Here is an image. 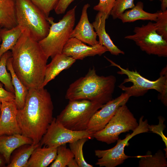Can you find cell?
I'll list each match as a JSON object with an SVG mask.
<instances>
[{
  "label": "cell",
  "instance_id": "cell-1",
  "mask_svg": "<svg viewBox=\"0 0 167 167\" xmlns=\"http://www.w3.org/2000/svg\"><path fill=\"white\" fill-rule=\"evenodd\" d=\"M14 71L29 89L43 88L48 59L40 46L25 30L11 50Z\"/></svg>",
  "mask_w": 167,
  "mask_h": 167
},
{
  "label": "cell",
  "instance_id": "cell-2",
  "mask_svg": "<svg viewBox=\"0 0 167 167\" xmlns=\"http://www.w3.org/2000/svg\"><path fill=\"white\" fill-rule=\"evenodd\" d=\"M51 95L44 88L28 89L24 106L18 109L16 118L21 134L40 143L53 119Z\"/></svg>",
  "mask_w": 167,
  "mask_h": 167
},
{
  "label": "cell",
  "instance_id": "cell-3",
  "mask_svg": "<svg viewBox=\"0 0 167 167\" xmlns=\"http://www.w3.org/2000/svg\"><path fill=\"white\" fill-rule=\"evenodd\" d=\"M116 82L113 75H98L93 67L84 76L69 85L65 98L69 101L88 100L104 105L112 99Z\"/></svg>",
  "mask_w": 167,
  "mask_h": 167
},
{
  "label": "cell",
  "instance_id": "cell-4",
  "mask_svg": "<svg viewBox=\"0 0 167 167\" xmlns=\"http://www.w3.org/2000/svg\"><path fill=\"white\" fill-rule=\"evenodd\" d=\"M105 58L111 63L120 69L117 73L125 75L127 78L118 87L130 96L138 97L143 96L148 90L154 89L159 93L158 98L166 106H167V66H166L161 71L160 77L155 81H151L144 78L136 70L130 71L125 69L105 56Z\"/></svg>",
  "mask_w": 167,
  "mask_h": 167
},
{
  "label": "cell",
  "instance_id": "cell-5",
  "mask_svg": "<svg viewBox=\"0 0 167 167\" xmlns=\"http://www.w3.org/2000/svg\"><path fill=\"white\" fill-rule=\"evenodd\" d=\"M76 7L75 6L67 11L58 22H54L52 17L46 18L51 25L49 33L45 38L38 42L48 59L49 57L52 58L57 54L62 53L74 28Z\"/></svg>",
  "mask_w": 167,
  "mask_h": 167
},
{
  "label": "cell",
  "instance_id": "cell-6",
  "mask_svg": "<svg viewBox=\"0 0 167 167\" xmlns=\"http://www.w3.org/2000/svg\"><path fill=\"white\" fill-rule=\"evenodd\" d=\"M17 25L39 42L48 35L50 25L43 13L30 0H15Z\"/></svg>",
  "mask_w": 167,
  "mask_h": 167
},
{
  "label": "cell",
  "instance_id": "cell-7",
  "mask_svg": "<svg viewBox=\"0 0 167 167\" xmlns=\"http://www.w3.org/2000/svg\"><path fill=\"white\" fill-rule=\"evenodd\" d=\"M103 105L87 100H69L56 119L68 129L77 131H85L92 116Z\"/></svg>",
  "mask_w": 167,
  "mask_h": 167
},
{
  "label": "cell",
  "instance_id": "cell-8",
  "mask_svg": "<svg viewBox=\"0 0 167 167\" xmlns=\"http://www.w3.org/2000/svg\"><path fill=\"white\" fill-rule=\"evenodd\" d=\"M139 123L126 104L119 107L114 115L105 127L95 133L93 138L109 144L115 142L122 133L132 131Z\"/></svg>",
  "mask_w": 167,
  "mask_h": 167
},
{
  "label": "cell",
  "instance_id": "cell-9",
  "mask_svg": "<svg viewBox=\"0 0 167 167\" xmlns=\"http://www.w3.org/2000/svg\"><path fill=\"white\" fill-rule=\"evenodd\" d=\"M134 34L124 38L134 41L140 49L149 55L167 57V41L156 32L154 23L149 22L146 25L134 28Z\"/></svg>",
  "mask_w": 167,
  "mask_h": 167
},
{
  "label": "cell",
  "instance_id": "cell-10",
  "mask_svg": "<svg viewBox=\"0 0 167 167\" xmlns=\"http://www.w3.org/2000/svg\"><path fill=\"white\" fill-rule=\"evenodd\" d=\"M143 116H141L138 127L131 134H128L124 139H118L114 147L107 150H95V155L99 158L96 165L100 167H115L122 164L128 158L133 157L125 154V148L128 145L129 141L135 136L149 131L148 120H143Z\"/></svg>",
  "mask_w": 167,
  "mask_h": 167
},
{
  "label": "cell",
  "instance_id": "cell-11",
  "mask_svg": "<svg viewBox=\"0 0 167 167\" xmlns=\"http://www.w3.org/2000/svg\"><path fill=\"white\" fill-rule=\"evenodd\" d=\"M93 134L87 130L77 131L68 129L54 118L40 142V146L58 147L82 138L91 139L93 138Z\"/></svg>",
  "mask_w": 167,
  "mask_h": 167
},
{
  "label": "cell",
  "instance_id": "cell-12",
  "mask_svg": "<svg viewBox=\"0 0 167 167\" xmlns=\"http://www.w3.org/2000/svg\"><path fill=\"white\" fill-rule=\"evenodd\" d=\"M130 97L124 92L107 102L92 116L86 130L94 134L103 129L114 115L118 108L126 104Z\"/></svg>",
  "mask_w": 167,
  "mask_h": 167
},
{
  "label": "cell",
  "instance_id": "cell-13",
  "mask_svg": "<svg viewBox=\"0 0 167 167\" xmlns=\"http://www.w3.org/2000/svg\"><path fill=\"white\" fill-rule=\"evenodd\" d=\"M107 51V48L99 43L88 46L77 38L71 37L66 43L62 53L76 60L96 55L101 56Z\"/></svg>",
  "mask_w": 167,
  "mask_h": 167
},
{
  "label": "cell",
  "instance_id": "cell-14",
  "mask_svg": "<svg viewBox=\"0 0 167 167\" xmlns=\"http://www.w3.org/2000/svg\"><path fill=\"white\" fill-rule=\"evenodd\" d=\"M17 111L14 101H2L0 135L21 134L16 118Z\"/></svg>",
  "mask_w": 167,
  "mask_h": 167
},
{
  "label": "cell",
  "instance_id": "cell-15",
  "mask_svg": "<svg viewBox=\"0 0 167 167\" xmlns=\"http://www.w3.org/2000/svg\"><path fill=\"white\" fill-rule=\"evenodd\" d=\"M89 4H85L82 8L80 19L75 28L72 30L70 38L74 37L83 42L92 46L99 43L97 35L92 24L90 23L87 14Z\"/></svg>",
  "mask_w": 167,
  "mask_h": 167
},
{
  "label": "cell",
  "instance_id": "cell-16",
  "mask_svg": "<svg viewBox=\"0 0 167 167\" xmlns=\"http://www.w3.org/2000/svg\"><path fill=\"white\" fill-rule=\"evenodd\" d=\"M108 16L100 12L96 14L94 21L92 24L99 37V43L107 48L111 54L118 55L125 53L114 45L106 32L105 29L106 20Z\"/></svg>",
  "mask_w": 167,
  "mask_h": 167
},
{
  "label": "cell",
  "instance_id": "cell-17",
  "mask_svg": "<svg viewBox=\"0 0 167 167\" xmlns=\"http://www.w3.org/2000/svg\"><path fill=\"white\" fill-rule=\"evenodd\" d=\"M52 59L51 62L46 67L43 88L62 71L70 68L76 61L62 53L57 54Z\"/></svg>",
  "mask_w": 167,
  "mask_h": 167
},
{
  "label": "cell",
  "instance_id": "cell-18",
  "mask_svg": "<svg viewBox=\"0 0 167 167\" xmlns=\"http://www.w3.org/2000/svg\"><path fill=\"white\" fill-rule=\"evenodd\" d=\"M30 138L20 134L0 135V153L4 156L7 165L9 164L11 155L16 148L24 144H33Z\"/></svg>",
  "mask_w": 167,
  "mask_h": 167
},
{
  "label": "cell",
  "instance_id": "cell-19",
  "mask_svg": "<svg viewBox=\"0 0 167 167\" xmlns=\"http://www.w3.org/2000/svg\"><path fill=\"white\" fill-rule=\"evenodd\" d=\"M58 147H42L36 148L29 158L27 167H46L55 159Z\"/></svg>",
  "mask_w": 167,
  "mask_h": 167
},
{
  "label": "cell",
  "instance_id": "cell-20",
  "mask_svg": "<svg viewBox=\"0 0 167 167\" xmlns=\"http://www.w3.org/2000/svg\"><path fill=\"white\" fill-rule=\"evenodd\" d=\"M158 15V12L150 13L144 11L143 3L139 2L131 9L124 12L118 19L123 23L132 22L139 20L156 22Z\"/></svg>",
  "mask_w": 167,
  "mask_h": 167
},
{
  "label": "cell",
  "instance_id": "cell-21",
  "mask_svg": "<svg viewBox=\"0 0 167 167\" xmlns=\"http://www.w3.org/2000/svg\"><path fill=\"white\" fill-rule=\"evenodd\" d=\"M40 145V143L24 144L15 149L12 152L10 161L6 167H27L28 160L34 150Z\"/></svg>",
  "mask_w": 167,
  "mask_h": 167
},
{
  "label": "cell",
  "instance_id": "cell-22",
  "mask_svg": "<svg viewBox=\"0 0 167 167\" xmlns=\"http://www.w3.org/2000/svg\"><path fill=\"white\" fill-rule=\"evenodd\" d=\"M23 30L17 25L10 29L1 28L0 37L1 42L0 45V59L6 52L11 50L21 36Z\"/></svg>",
  "mask_w": 167,
  "mask_h": 167
},
{
  "label": "cell",
  "instance_id": "cell-23",
  "mask_svg": "<svg viewBox=\"0 0 167 167\" xmlns=\"http://www.w3.org/2000/svg\"><path fill=\"white\" fill-rule=\"evenodd\" d=\"M6 67L7 70L10 72L11 77L12 83L14 89V101L17 109H21L24 106L28 89L15 75L12 66L11 57L7 61Z\"/></svg>",
  "mask_w": 167,
  "mask_h": 167
},
{
  "label": "cell",
  "instance_id": "cell-24",
  "mask_svg": "<svg viewBox=\"0 0 167 167\" xmlns=\"http://www.w3.org/2000/svg\"><path fill=\"white\" fill-rule=\"evenodd\" d=\"M16 25L15 0H0V28L10 29Z\"/></svg>",
  "mask_w": 167,
  "mask_h": 167
},
{
  "label": "cell",
  "instance_id": "cell-25",
  "mask_svg": "<svg viewBox=\"0 0 167 167\" xmlns=\"http://www.w3.org/2000/svg\"><path fill=\"white\" fill-rule=\"evenodd\" d=\"M139 158V167H166V157L163 151L158 150L154 155L151 151H148L144 156H138Z\"/></svg>",
  "mask_w": 167,
  "mask_h": 167
},
{
  "label": "cell",
  "instance_id": "cell-26",
  "mask_svg": "<svg viewBox=\"0 0 167 167\" xmlns=\"http://www.w3.org/2000/svg\"><path fill=\"white\" fill-rule=\"evenodd\" d=\"M11 56V51H8L5 53L0 59V82L3 84L7 90L14 93L15 90L11 81L10 73L7 71L6 62Z\"/></svg>",
  "mask_w": 167,
  "mask_h": 167
},
{
  "label": "cell",
  "instance_id": "cell-27",
  "mask_svg": "<svg viewBox=\"0 0 167 167\" xmlns=\"http://www.w3.org/2000/svg\"><path fill=\"white\" fill-rule=\"evenodd\" d=\"M87 138H82L69 143L70 149L73 153L74 158L79 167H92L93 166L86 162L84 159L83 148L85 143L88 140Z\"/></svg>",
  "mask_w": 167,
  "mask_h": 167
},
{
  "label": "cell",
  "instance_id": "cell-28",
  "mask_svg": "<svg viewBox=\"0 0 167 167\" xmlns=\"http://www.w3.org/2000/svg\"><path fill=\"white\" fill-rule=\"evenodd\" d=\"M74 158V155L70 148H67L66 144L58 147L57 155L50 167H67L70 161Z\"/></svg>",
  "mask_w": 167,
  "mask_h": 167
},
{
  "label": "cell",
  "instance_id": "cell-29",
  "mask_svg": "<svg viewBox=\"0 0 167 167\" xmlns=\"http://www.w3.org/2000/svg\"><path fill=\"white\" fill-rule=\"evenodd\" d=\"M135 0H116L110 15L114 19L118 17L126 10L135 6Z\"/></svg>",
  "mask_w": 167,
  "mask_h": 167
},
{
  "label": "cell",
  "instance_id": "cell-30",
  "mask_svg": "<svg viewBox=\"0 0 167 167\" xmlns=\"http://www.w3.org/2000/svg\"><path fill=\"white\" fill-rule=\"evenodd\" d=\"M158 15L154 23L156 32L165 40L167 41V10L158 11Z\"/></svg>",
  "mask_w": 167,
  "mask_h": 167
},
{
  "label": "cell",
  "instance_id": "cell-31",
  "mask_svg": "<svg viewBox=\"0 0 167 167\" xmlns=\"http://www.w3.org/2000/svg\"><path fill=\"white\" fill-rule=\"evenodd\" d=\"M44 14L49 17L50 11L54 9L59 0H30Z\"/></svg>",
  "mask_w": 167,
  "mask_h": 167
},
{
  "label": "cell",
  "instance_id": "cell-32",
  "mask_svg": "<svg viewBox=\"0 0 167 167\" xmlns=\"http://www.w3.org/2000/svg\"><path fill=\"white\" fill-rule=\"evenodd\" d=\"M116 0H99L93 9L105 14L108 17Z\"/></svg>",
  "mask_w": 167,
  "mask_h": 167
},
{
  "label": "cell",
  "instance_id": "cell-33",
  "mask_svg": "<svg viewBox=\"0 0 167 167\" xmlns=\"http://www.w3.org/2000/svg\"><path fill=\"white\" fill-rule=\"evenodd\" d=\"M74 0H59L54 8L55 13L58 15L64 14L70 5Z\"/></svg>",
  "mask_w": 167,
  "mask_h": 167
},
{
  "label": "cell",
  "instance_id": "cell-34",
  "mask_svg": "<svg viewBox=\"0 0 167 167\" xmlns=\"http://www.w3.org/2000/svg\"><path fill=\"white\" fill-rule=\"evenodd\" d=\"M1 82H0V101L2 102L14 101L15 94L4 89L3 87V84Z\"/></svg>",
  "mask_w": 167,
  "mask_h": 167
},
{
  "label": "cell",
  "instance_id": "cell-35",
  "mask_svg": "<svg viewBox=\"0 0 167 167\" xmlns=\"http://www.w3.org/2000/svg\"><path fill=\"white\" fill-rule=\"evenodd\" d=\"M67 167H79L78 164L74 158L71 160L69 162Z\"/></svg>",
  "mask_w": 167,
  "mask_h": 167
},
{
  "label": "cell",
  "instance_id": "cell-36",
  "mask_svg": "<svg viewBox=\"0 0 167 167\" xmlns=\"http://www.w3.org/2000/svg\"><path fill=\"white\" fill-rule=\"evenodd\" d=\"M7 164L3 155L0 153V167H6Z\"/></svg>",
  "mask_w": 167,
  "mask_h": 167
},
{
  "label": "cell",
  "instance_id": "cell-37",
  "mask_svg": "<svg viewBox=\"0 0 167 167\" xmlns=\"http://www.w3.org/2000/svg\"><path fill=\"white\" fill-rule=\"evenodd\" d=\"M161 2V11H164L167 10V0H162Z\"/></svg>",
  "mask_w": 167,
  "mask_h": 167
},
{
  "label": "cell",
  "instance_id": "cell-38",
  "mask_svg": "<svg viewBox=\"0 0 167 167\" xmlns=\"http://www.w3.org/2000/svg\"><path fill=\"white\" fill-rule=\"evenodd\" d=\"M1 107H2V102L0 101V117L1 113Z\"/></svg>",
  "mask_w": 167,
  "mask_h": 167
},
{
  "label": "cell",
  "instance_id": "cell-39",
  "mask_svg": "<svg viewBox=\"0 0 167 167\" xmlns=\"http://www.w3.org/2000/svg\"><path fill=\"white\" fill-rule=\"evenodd\" d=\"M1 28H0V29H1ZM1 38H0V44H1Z\"/></svg>",
  "mask_w": 167,
  "mask_h": 167
},
{
  "label": "cell",
  "instance_id": "cell-40",
  "mask_svg": "<svg viewBox=\"0 0 167 167\" xmlns=\"http://www.w3.org/2000/svg\"><path fill=\"white\" fill-rule=\"evenodd\" d=\"M150 0V1H153L154 0ZM159 0V1H161V2L162 1V0Z\"/></svg>",
  "mask_w": 167,
  "mask_h": 167
}]
</instances>
